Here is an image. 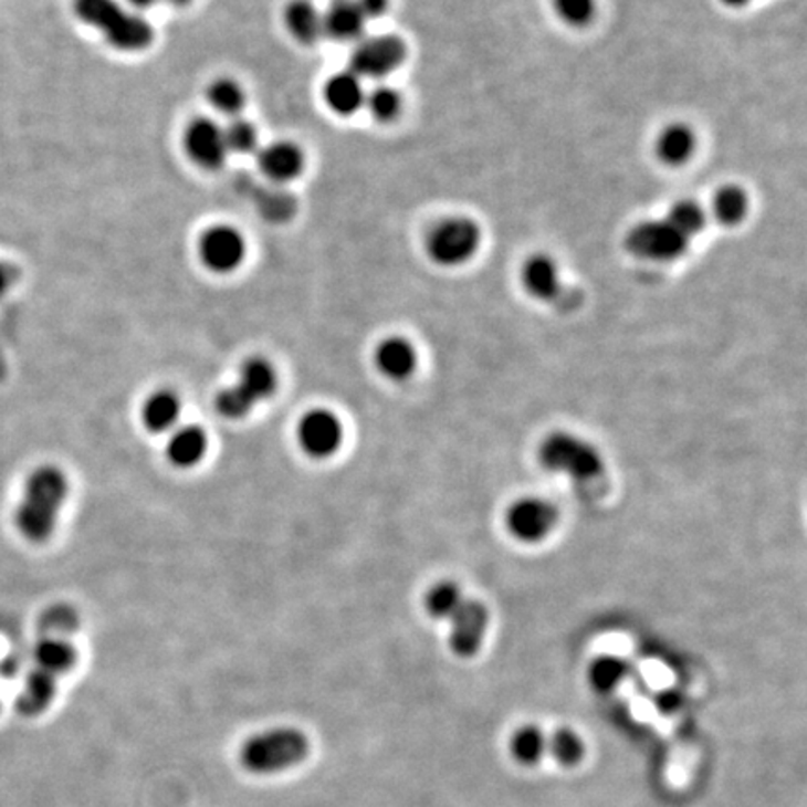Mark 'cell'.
Listing matches in <instances>:
<instances>
[{
    "mask_svg": "<svg viewBox=\"0 0 807 807\" xmlns=\"http://www.w3.org/2000/svg\"><path fill=\"white\" fill-rule=\"evenodd\" d=\"M70 482L59 465H40L27 476L23 497L15 509V527L24 541L48 543L55 533L62 506L66 503Z\"/></svg>",
    "mask_w": 807,
    "mask_h": 807,
    "instance_id": "cell-1",
    "label": "cell"
},
{
    "mask_svg": "<svg viewBox=\"0 0 807 807\" xmlns=\"http://www.w3.org/2000/svg\"><path fill=\"white\" fill-rule=\"evenodd\" d=\"M308 738L294 727H273L243 742L240 763L251 774H277L302 765L308 755Z\"/></svg>",
    "mask_w": 807,
    "mask_h": 807,
    "instance_id": "cell-2",
    "label": "cell"
},
{
    "mask_svg": "<svg viewBox=\"0 0 807 807\" xmlns=\"http://www.w3.org/2000/svg\"><path fill=\"white\" fill-rule=\"evenodd\" d=\"M73 10L83 23L97 29L120 51H143L154 38L150 23L137 13L127 12L116 0H73Z\"/></svg>",
    "mask_w": 807,
    "mask_h": 807,
    "instance_id": "cell-3",
    "label": "cell"
},
{
    "mask_svg": "<svg viewBox=\"0 0 807 807\" xmlns=\"http://www.w3.org/2000/svg\"><path fill=\"white\" fill-rule=\"evenodd\" d=\"M277 370L265 357H249L243 361L238 380L224 387L216 398L219 416L230 421H240L248 417L253 408L277 391Z\"/></svg>",
    "mask_w": 807,
    "mask_h": 807,
    "instance_id": "cell-4",
    "label": "cell"
},
{
    "mask_svg": "<svg viewBox=\"0 0 807 807\" xmlns=\"http://www.w3.org/2000/svg\"><path fill=\"white\" fill-rule=\"evenodd\" d=\"M538 460L544 470L563 473L574 481H595L604 473V459L597 447L579 436L554 432L541 443Z\"/></svg>",
    "mask_w": 807,
    "mask_h": 807,
    "instance_id": "cell-5",
    "label": "cell"
},
{
    "mask_svg": "<svg viewBox=\"0 0 807 807\" xmlns=\"http://www.w3.org/2000/svg\"><path fill=\"white\" fill-rule=\"evenodd\" d=\"M481 232L470 219L451 218L436 224L427 238L430 259L440 265H460L476 253Z\"/></svg>",
    "mask_w": 807,
    "mask_h": 807,
    "instance_id": "cell-6",
    "label": "cell"
},
{
    "mask_svg": "<svg viewBox=\"0 0 807 807\" xmlns=\"http://www.w3.org/2000/svg\"><path fill=\"white\" fill-rule=\"evenodd\" d=\"M557 522V506L541 497H522L506 509V530L520 543H543L546 536L554 533Z\"/></svg>",
    "mask_w": 807,
    "mask_h": 807,
    "instance_id": "cell-7",
    "label": "cell"
},
{
    "mask_svg": "<svg viewBox=\"0 0 807 807\" xmlns=\"http://www.w3.org/2000/svg\"><path fill=\"white\" fill-rule=\"evenodd\" d=\"M688 238L679 230L663 221H644L633 227L627 234V248L639 259L668 260L679 259L688 249Z\"/></svg>",
    "mask_w": 807,
    "mask_h": 807,
    "instance_id": "cell-8",
    "label": "cell"
},
{
    "mask_svg": "<svg viewBox=\"0 0 807 807\" xmlns=\"http://www.w3.org/2000/svg\"><path fill=\"white\" fill-rule=\"evenodd\" d=\"M343 440V422L326 408L307 411L297 425V443L311 459H329L340 449Z\"/></svg>",
    "mask_w": 807,
    "mask_h": 807,
    "instance_id": "cell-9",
    "label": "cell"
},
{
    "mask_svg": "<svg viewBox=\"0 0 807 807\" xmlns=\"http://www.w3.org/2000/svg\"><path fill=\"white\" fill-rule=\"evenodd\" d=\"M406 59V45L395 36H374L357 43L352 53V72L359 78H381L395 72Z\"/></svg>",
    "mask_w": 807,
    "mask_h": 807,
    "instance_id": "cell-10",
    "label": "cell"
},
{
    "mask_svg": "<svg viewBox=\"0 0 807 807\" xmlns=\"http://www.w3.org/2000/svg\"><path fill=\"white\" fill-rule=\"evenodd\" d=\"M451 643L452 651L459 657H473L481 649L484 636L489 632L490 611L486 604L473 598H464L459 609L451 615Z\"/></svg>",
    "mask_w": 807,
    "mask_h": 807,
    "instance_id": "cell-11",
    "label": "cell"
},
{
    "mask_svg": "<svg viewBox=\"0 0 807 807\" xmlns=\"http://www.w3.org/2000/svg\"><path fill=\"white\" fill-rule=\"evenodd\" d=\"M200 259L211 272H234L245 259L243 235L230 227L208 230L200 240Z\"/></svg>",
    "mask_w": 807,
    "mask_h": 807,
    "instance_id": "cell-12",
    "label": "cell"
},
{
    "mask_svg": "<svg viewBox=\"0 0 807 807\" xmlns=\"http://www.w3.org/2000/svg\"><path fill=\"white\" fill-rule=\"evenodd\" d=\"M186 148L195 164L208 170L223 167L224 159L229 156L223 127L208 118H199L187 127Z\"/></svg>",
    "mask_w": 807,
    "mask_h": 807,
    "instance_id": "cell-13",
    "label": "cell"
},
{
    "mask_svg": "<svg viewBox=\"0 0 807 807\" xmlns=\"http://www.w3.org/2000/svg\"><path fill=\"white\" fill-rule=\"evenodd\" d=\"M376 367L392 381L408 380L417 368V352L413 344L404 337H389L381 340L374 354Z\"/></svg>",
    "mask_w": 807,
    "mask_h": 807,
    "instance_id": "cell-14",
    "label": "cell"
},
{
    "mask_svg": "<svg viewBox=\"0 0 807 807\" xmlns=\"http://www.w3.org/2000/svg\"><path fill=\"white\" fill-rule=\"evenodd\" d=\"M34 662H36L34 669L59 679L61 675H66L77 662V649L67 636L42 632L34 647Z\"/></svg>",
    "mask_w": 807,
    "mask_h": 807,
    "instance_id": "cell-15",
    "label": "cell"
},
{
    "mask_svg": "<svg viewBox=\"0 0 807 807\" xmlns=\"http://www.w3.org/2000/svg\"><path fill=\"white\" fill-rule=\"evenodd\" d=\"M206 452H208V436L197 425L175 428V432L170 434L169 443H167V459L170 464L180 470H189V468L199 465L200 460L205 459Z\"/></svg>",
    "mask_w": 807,
    "mask_h": 807,
    "instance_id": "cell-16",
    "label": "cell"
},
{
    "mask_svg": "<svg viewBox=\"0 0 807 807\" xmlns=\"http://www.w3.org/2000/svg\"><path fill=\"white\" fill-rule=\"evenodd\" d=\"M367 19L356 0H333L324 15V32L337 42H356L365 32Z\"/></svg>",
    "mask_w": 807,
    "mask_h": 807,
    "instance_id": "cell-17",
    "label": "cell"
},
{
    "mask_svg": "<svg viewBox=\"0 0 807 807\" xmlns=\"http://www.w3.org/2000/svg\"><path fill=\"white\" fill-rule=\"evenodd\" d=\"M181 416V400L175 391L161 389L146 398L140 419L151 434H164L176 427Z\"/></svg>",
    "mask_w": 807,
    "mask_h": 807,
    "instance_id": "cell-18",
    "label": "cell"
},
{
    "mask_svg": "<svg viewBox=\"0 0 807 807\" xmlns=\"http://www.w3.org/2000/svg\"><path fill=\"white\" fill-rule=\"evenodd\" d=\"M259 164L270 180L290 181L302 175L303 154L290 143H275L260 151Z\"/></svg>",
    "mask_w": 807,
    "mask_h": 807,
    "instance_id": "cell-19",
    "label": "cell"
},
{
    "mask_svg": "<svg viewBox=\"0 0 807 807\" xmlns=\"http://www.w3.org/2000/svg\"><path fill=\"white\" fill-rule=\"evenodd\" d=\"M324 96L332 111L337 115L349 116L357 113L365 105V88L361 78L354 72L337 73L327 81Z\"/></svg>",
    "mask_w": 807,
    "mask_h": 807,
    "instance_id": "cell-20",
    "label": "cell"
},
{
    "mask_svg": "<svg viewBox=\"0 0 807 807\" xmlns=\"http://www.w3.org/2000/svg\"><path fill=\"white\" fill-rule=\"evenodd\" d=\"M522 279H524V286L536 300H554L555 295L559 294L560 279L559 270L555 265L554 260L548 256H533L527 260L524 265V272H522Z\"/></svg>",
    "mask_w": 807,
    "mask_h": 807,
    "instance_id": "cell-21",
    "label": "cell"
},
{
    "mask_svg": "<svg viewBox=\"0 0 807 807\" xmlns=\"http://www.w3.org/2000/svg\"><path fill=\"white\" fill-rule=\"evenodd\" d=\"M56 695V679L43 671L32 669L27 675L23 690L19 693L18 711L23 716H38L48 711Z\"/></svg>",
    "mask_w": 807,
    "mask_h": 807,
    "instance_id": "cell-22",
    "label": "cell"
},
{
    "mask_svg": "<svg viewBox=\"0 0 807 807\" xmlns=\"http://www.w3.org/2000/svg\"><path fill=\"white\" fill-rule=\"evenodd\" d=\"M286 27L292 32V36L297 42L311 43L318 42L319 38L324 36V15L316 10V8L307 2V0H294L289 8H286Z\"/></svg>",
    "mask_w": 807,
    "mask_h": 807,
    "instance_id": "cell-23",
    "label": "cell"
},
{
    "mask_svg": "<svg viewBox=\"0 0 807 807\" xmlns=\"http://www.w3.org/2000/svg\"><path fill=\"white\" fill-rule=\"evenodd\" d=\"M695 150V135L682 124L665 127L658 137L657 151L663 164L682 165L692 157Z\"/></svg>",
    "mask_w": 807,
    "mask_h": 807,
    "instance_id": "cell-24",
    "label": "cell"
},
{
    "mask_svg": "<svg viewBox=\"0 0 807 807\" xmlns=\"http://www.w3.org/2000/svg\"><path fill=\"white\" fill-rule=\"evenodd\" d=\"M464 593L454 581H438L428 589L425 597V608L428 615L440 619V621H449L451 615L459 609L460 604L464 602Z\"/></svg>",
    "mask_w": 807,
    "mask_h": 807,
    "instance_id": "cell-25",
    "label": "cell"
},
{
    "mask_svg": "<svg viewBox=\"0 0 807 807\" xmlns=\"http://www.w3.org/2000/svg\"><path fill=\"white\" fill-rule=\"evenodd\" d=\"M712 210H714L717 221H722L723 224H736L746 216V193L742 191L741 187H722L712 200Z\"/></svg>",
    "mask_w": 807,
    "mask_h": 807,
    "instance_id": "cell-26",
    "label": "cell"
},
{
    "mask_svg": "<svg viewBox=\"0 0 807 807\" xmlns=\"http://www.w3.org/2000/svg\"><path fill=\"white\" fill-rule=\"evenodd\" d=\"M627 677V663L617 657H600L589 669L590 684L598 692H614Z\"/></svg>",
    "mask_w": 807,
    "mask_h": 807,
    "instance_id": "cell-27",
    "label": "cell"
},
{
    "mask_svg": "<svg viewBox=\"0 0 807 807\" xmlns=\"http://www.w3.org/2000/svg\"><path fill=\"white\" fill-rule=\"evenodd\" d=\"M208 97H210L211 105L223 115H238L245 103L241 86L230 78L216 81L208 91Z\"/></svg>",
    "mask_w": 807,
    "mask_h": 807,
    "instance_id": "cell-28",
    "label": "cell"
},
{
    "mask_svg": "<svg viewBox=\"0 0 807 807\" xmlns=\"http://www.w3.org/2000/svg\"><path fill=\"white\" fill-rule=\"evenodd\" d=\"M665 221L690 240V235L698 234L705 227V211L692 200H681L671 208Z\"/></svg>",
    "mask_w": 807,
    "mask_h": 807,
    "instance_id": "cell-29",
    "label": "cell"
},
{
    "mask_svg": "<svg viewBox=\"0 0 807 807\" xmlns=\"http://www.w3.org/2000/svg\"><path fill=\"white\" fill-rule=\"evenodd\" d=\"M370 115L380 122H391L397 118L402 107L398 92L392 91L389 86H376L370 94L365 97Z\"/></svg>",
    "mask_w": 807,
    "mask_h": 807,
    "instance_id": "cell-30",
    "label": "cell"
},
{
    "mask_svg": "<svg viewBox=\"0 0 807 807\" xmlns=\"http://www.w3.org/2000/svg\"><path fill=\"white\" fill-rule=\"evenodd\" d=\"M224 140L229 151L235 154H251L259 146V133L256 127L248 120H232L229 126L223 127Z\"/></svg>",
    "mask_w": 807,
    "mask_h": 807,
    "instance_id": "cell-31",
    "label": "cell"
},
{
    "mask_svg": "<svg viewBox=\"0 0 807 807\" xmlns=\"http://www.w3.org/2000/svg\"><path fill=\"white\" fill-rule=\"evenodd\" d=\"M78 627L77 614L73 611L70 606L59 604L49 608L43 614L42 621H40V628L43 633H59V636H70L75 632Z\"/></svg>",
    "mask_w": 807,
    "mask_h": 807,
    "instance_id": "cell-32",
    "label": "cell"
},
{
    "mask_svg": "<svg viewBox=\"0 0 807 807\" xmlns=\"http://www.w3.org/2000/svg\"><path fill=\"white\" fill-rule=\"evenodd\" d=\"M546 742H544L541 731L535 727H524L516 733L513 738V752L525 765H533L536 759H541Z\"/></svg>",
    "mask_w": 807,
    "mask_h": 807,
    "instance_id": "cell-33",
    "label": "cell"
},
{
    "mask_svg": "<svg viewBox=\"0 0 807 807\" xmlns=\"http://www.w3.org/2000/svg\"><path fill=\"white\" fill-rule=\"evenodd\" d=\"M554 7L559 18L574 27L589 23L595 15V0H554Z\"/></svg>",
    "mask_w": 807,
    "mask_h": 807,
    "instance_id": "cell-34",
    "label": "cell"
},
{
    "mask_svg": "<svg viewBox=\"0 0 807 807\" xmlns=\"http://www.w3.org/2000/svg\"><path fill=\"white\" fill-rule=\"evenodd\" d=\"M552 752L563 765H576L584 755V746L579 736L574 735L573 731H559L552 738Z\"/></svg>",
    "mask_w": 807,
    "mask_h": 807,
    "instance_id": "cell-35",
    "label": "cell"
},
{
    "mask_svg": "<svg viewBox=\"0 0 807 807\" xmlns=\"http://www.w3.org/2000/svg\"><path fill=\"white\" fill-rule=\"evenodd\" d=\"M357 7L361 10L365 19H378L386 13L389 0H356Z\"/></svg>",
    "mask_w": 807,
    "mask_h": 807,
    "instance_id": "cell-36",
    "label": "cell"
},
{
    "mask_svg": "<svg viewBox=\"0 0 807 807\" xmlns=\"http://www.w3.org/2000/svg\"><path fill=\"white\" fill-rule=\"evenodd\" d=\"M13 279H15V273H13L12 268L0 262V297L10 290V286L13 284Z\"/></svg>",
    "mask_w": 807,
    "mask_h": 807,
    "instance_id": "cell-37",
    "label": "cell"
},
{
    "mask_svg": "<svg viewBox=\"0 0 807 807\" xmlns=\"http://www.w3.org/2000/svg\"><path fill=\"white\" fill-rule=\"evenodd\" d=\"M157 0H129V4L135 8H139V10H148V8L154 7L156 4Z\"/></svg>",
    "mask_w": 807,
    "mask_h": 807,
    "instance_id": "cell-38",
    "label": "cell"
},
{
    "mask_svg": "<svg viewBox=\"0 0 807 807\" xmlns=\"http://www.w3.org/2000/svg\"><path fill=\"white\" fill-rule=\"evenodd\" d=\"M723 4H727V7L738 8L744 7V4H747L750 0H722Z\"/></svg>",
    "mask_w": 807,
    "mask_h": 807,
    "instance_id": "cell-39",
    "label": "cell"
},
{
    "mask_svg": "<svg viewBox=\"0 0 807 807\" xmlns=\"http://www.w3.org/2000/svg\"><path fill=\"white\" fill-rule=\"evenodd\" d=\"M169 2H172V4H178V7H180V4H187L189 0H169Z\"/></svg>",
    "mask_w": 807,
    "mask_h": 807,
    "instance_id": "cell-40",
    "label": "cell"
}]
</instances>
